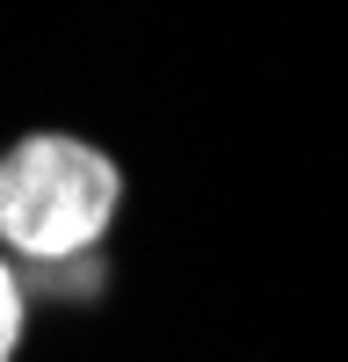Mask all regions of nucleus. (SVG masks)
<instances>
[{
    "label": "nucleus",
    "mask_w": 348,
    "mask_h": 362,
    "mask_svg": "<svg viewBox=\"0 0 348 362\" xmlns=\"http://www.w3.org/2000/svg\"><path fill=\"white\" fill-rule=\"evenodd\" d=\"M22 334H29V290H22V268L0 254V362H15Z\"/></svg>",
    "instance_id": "f03ea898"
},
{
    "label": "nucleus",
    "mask_w": 348,
    "mask_h": 362,
    "mask_svg": "<svg viewBox=\"0 0 348 362\" xmlns=\"http://www.w3.org/2000/svg\"><path fill=\"white\" fill-rule=\"evenodd\" d=\"M124 174L73 131H29L0 153V254L29 268L87 261L116 225Z\"/></svg>",
    "instance_id": "f257e3e1"
}]
</instances>
